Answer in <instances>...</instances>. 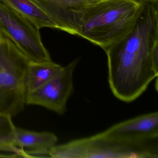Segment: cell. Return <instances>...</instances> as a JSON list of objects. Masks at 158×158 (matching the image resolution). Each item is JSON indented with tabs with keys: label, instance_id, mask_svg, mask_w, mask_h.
<instances>
[{
	"label": "cell",
	"instance_id": "obj_8",
	"mask_svg": "<svg viewBox=\"0 0 158 158\" xmlns=\"http://www.w3.org/2000/svg\"><path fill=\"white\" fill-rule=\"evenodd\" d=\"M109 136L131 140L158 138V112L142 114L116 124L102 132Z\"/></svg>",
	"mask_w": 158,
	"mask_h": 158
},
{
	"label": "cell",
	"instance_id": "obj_11",
	"mask_svg": "<svg viewBox=\"0 0 158 158\" xmlns=\"http://www.w3.org/2000/svg\"><path fill=\"white\" fill-rule=\"evenodd\" d=\"M0 2L26 18L39 30L44 27L56 29L53 21L31 0H0Z\"/></svg>",
	"mask_w": 158,
	"mask_h": 158
},
{
	"label": "cell",
	"instance_id": "obj_1",
	"mask_svg": "<svg viewBox=\"0 0 158 158\" xmlns=\"http://www.w3.org/2000/svg\"><path fill=\"white\" fill-rule=\"evenodd\" d=\"M104 51L113 94L127 103L135 100L158 78V4H143L132 30Z\"/></svg>",
	"mask_w": 158,
	"mask_h": 158
},
{
	"label": "cell",
	"instance_id": "obj_9",
	"mask_svg": "<svg viewBox=\"0 0 158 158\" xmlns=\"http://www.w3.org/2000/svg\"><path fill=\"white\" fill-rule=\"evenodd\" d=\"M16 146L23 150L28 158L34 155L48 157V152L57 145V136L48 132H38L16 127Z\"/></svg>",
	"mask_w": 158,
	"mask_h": 158
},
{
	"label": "cell",
	"instance_id": "obj_3",
	"mask_svg": "<svg viewBox=\"0 0 158 158\" xmlns=\"http://www.w3.org/2000/svg\"><path fill=\"white\" fill-rule=\"evenodd\" d=\"M53 158H158V139L131 140L109 136L102 132L56 145Z\"/></svg>",
	"mask_w": 158,
	"mask_h": 158
},
{
	"label": "cell",
	"instance_id": "obj_12",
	"mask_svg": "<svg viewBox=\"0 0 158 158\" xmlns=\"http://www.w3.org/2000/svg\"><path fill=\"white\" fill-rule=\"evenodd\" d=\"M12 118L9 114L0 113V149L20 153L22 157L28 158L25 152L16 146V127Z\"/></svg>",
	"mask_w": 158,
	"mask_h": 158
},
{
	"label": "cell",
	"instance_id": "obj_7",
	"mask_svg": "<svg viewBox=\"0 0 158 158\" xmlns=\"http://www.w3.org/2000/svg\"><path fill=\"white\" fill-rule=\"evenodd\" d=\"M53 21L56 29L76 35L83 11L98 0H31Z\"/></svg>",
	"mask_w": 158,
	"mask_h": 158
},
{
	"label": "cell",
	"instance_id": "obj_13",
	"mask_svg": "<svg viewBox=\"0 0 158 158\" xmlns=\"http://www.w3.org/2000/svg\"><path fill=\"white\" fill-rule=\"evenodd\" d=\"M141 4H158V0H135Z\"/></svg>",
	"mask_w": 158,
	"mask_h": 158
},
{
	"label": "cell",
	"instance_id": "obj_2",
	"mask_svg": "<svg viewBox=\"0 0 158 158\" xmlns=\"http://www.w3.org/2000/svg\"><path fill=\"white\" fill-rule=\"evenodd\" d=\"M142 7L135 0H98L83 11L76 35L104 51L130 32Z\"/></svg>",
	"mask_w": 158,
	"mask_h": 158
},
{
	"label": "cell",
	"instance_id": "obj_4",
	"mask_svg": "<svg viewBox=\"0 0 158 158\" xmlns=\"http://www.w3.org/2000/svg\"><path fill=\"white\" fill-rule=\"evenodd\" d=\"M29 62L9 39L0 34V113L13 117L23 110Z\"/></svg>",
	"mask_w": 158,
	"mask_h": 158
},
{
	"label": "cell",
	"instance_id": "obj_10",
	"mask_svg": "<svg viewBox=\"0 0 158 158\" xmlns=\"http://www.w3.org/2000/svg\"><path fill=\"white\" fill-rule=\"evenodd\" d=\"M63 67L52 60L46 62L29 61L25 73L27 94L38 89L58 74Z\"/></svg>",
	"mask_w": 158,
	"mask_h": 158
},
{
	"label": "cell",
	"instance_id": "obj_5",
	"mask_svg": "<svg viewBox=\"0 0 158 158\" xmlns=\"http://www.w3.org/2000/svg\"><path fill=\"white\" fill-rule=\"evenodd\" d=\"M0 34L10 40L29 61L52 60L39 29L23 16L0 2Z\"/></svg>",
	"mask_w": 158,
	"mask_h": 158
},
{
	"label": "cell",
	"instance_id": "obj_6",
	"mask_svg": "<svg viewBox=\"0 0 158 158\" xmlns=\"http://www.w3.org/2000/svg\"><path fill=\"white\" fill-rule=\"evenodd\" d=\"M79 62L76 59L41 87L27 95V105H38L62 115L73 91V74Z\"/></svg>",
	"mask_w": 158,
	"mask_h": 158
}]
</instances>
